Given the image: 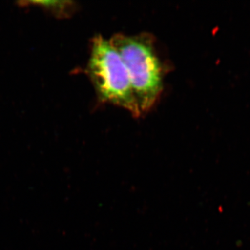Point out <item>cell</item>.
<instances>
[{"label": "cell", "mask_w": 250, "mask_h": 250, "mask_svg": "<svg viewBox=\"0 0 250 250\" xmlns=\"http://www.w3.org/2000/svg\"><path fill=\"white\" fill-rule=\"evenodd\" d=\"M20 6H39L42 10L52 15L54 17L59 18H66L73 14L76 9L77 6L72 1H64V0H56V1H19L18 4Z\"/></svg>", "instance_id": "3957f363"}, {"label": "cell", "mask_w": 250, "mask_h": 250, "mask_svg": "<svg viewBox=\"0 0 250 250\" xmlns=\"http://www.w3.org/2000/svg\"><path fill=\"white\" fill-rule=\"evenodd\" d=\"M86 72L100 101L141 116L124 62L111 41L102 35L92 40Z\"/></svg>", "instance_id": "7a4b0ae2"}, {"label": "cell", "mask_w": 250, "mask_h": 250, "mask_svg": "<svg viewBox=\"0 0 250 250\" xmlns=\"http://www.w3.org/2000/svg\"><path fill=\"white\" fill-rule=\"evenodd\" d=\"M110 41L118 51L129 73L133 93L141 114L148 111L160 97L164 68L147 33L127 36L116 34Z\"/></svg>", "instance_id": "6da1fadb"}]
</instances>
